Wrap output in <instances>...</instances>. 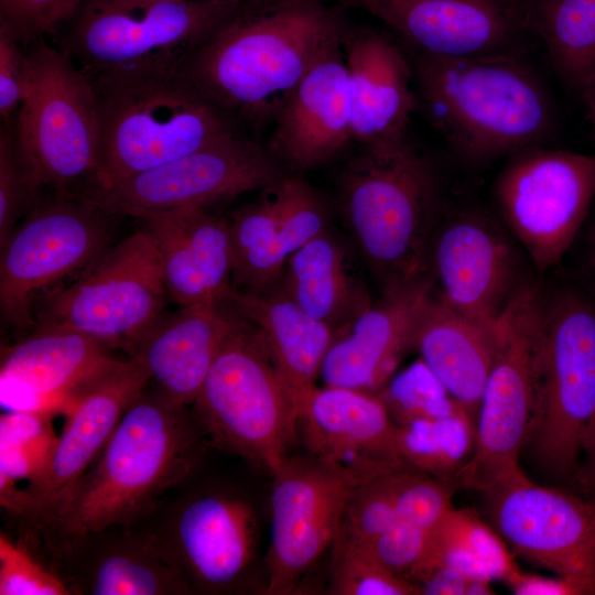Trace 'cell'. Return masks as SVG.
I'll return each instance as SVG.
<instances>
[{"label": "cell", "mask_w": 595, "mask_h": 595, "mask_svg": "<svg viewBox=\"0 0 595 595\" xmlns=\"http://www.w3.org/2000/svg\"><path fill=\"white\" fill-rule=\"evenodd\" d=\"M347 21L323 0L244 3L190 57L182 74L232 121L274 122L312 68L342 44Z\"/></svg>", "instance_id": "1"}, {"label": "cell", "mask_w": 595, "mask_h": 595, "mask_svg": "<svg viewBox=\"0 0 595 595\" xmlns=\"http://www.w3.org/2000/svg\"><path fill=\"white\" fill-rule=\"evenodd\" d=\"M210 445L192 407L170 401L150 381L55 516L23 533L45 543L134 526L206 463Z\"/></svg>", "instance_id": "2"}, {"label": "cell", "mask_w": 595, "mask_h": 595, "mask_svg": "<svg viewBox=\"0 0 595 595\" xmlns=\"http://www.w3.org/2000/svg\"><path fill=\"white\" fill-rule=\"evenodd\" d=\"M416 97L432 127L472 163L545 145L553 102L524 54L440 57L413 51Z\"/></svg>", "instance_id": "3"}, {"label": "cell", "mask_w": 595, "mask_h": 595, "mask_svg": "<svg viewBox=\"0 0 595 595\" xmlns=\"http://www.w3.org/2000/svg\"><path fill=\"white\" fill-rule=\"evenodd\" d=\"M205 465L131 527L177 571L193 595L264 594L257 504L237 483L208 476Z\"/></svg>", "instance_id": "4"}, {"label": "cell", "mask_w": 595, "mask_h": 595, "mask_svg": "<svg viewBox=\"0 0 595 595\" xmlns=\"http://www.w3.org/2000/svg\"><path fill=\"white\" fill-rule=\"evenodd\" d=\"M339 203L382 292L430 273L439 187L407 136L366 144L342 175Z\"/></svg>", "instance_id": "5"}, {"label": "cell", "mask_w": 595, "mask_h": 595, "mask_svg": "<svg viewBox=\"0 0 595 595\" xmlns=\"http://www.w3.org/2000/svg\"><path fill=\"white\" fill-rule=\"evenodd\" d=\"M98 100L106 187L237 133L236 122L182 73L90 78Z\"/></svg>", "instance_id": "6"}, {"label": "cell", "mask_w": 595, "mask_h": 595, "mask_svg": "<svg viewBox=\"0 0 595 595\" xmlns=\"http://www.w3.org/2000/svg\"><path fill=\"white\" fill-rule=\"evenodd\" d=\"M240 6L223 0H87L52 36L91 79L182 73Z\"/></svg>", "instance_id": "7"}, {"label": "cell", "mask_w": 595, "mask_h": 595, "mask_svg": "<svg viewBox=\"0 0 595 595\" xmlns=\"http://www.w3.org/2000/svg\"><path fill=\"white\" fill-rule=\"evenodd\" d=\"M527 443L539 464L569 474L595 412V300L574 286L542 291Z\"/></svg>", "instance_id": "8"}, {"label": "cell", "mask_w": 595, "mask_h": 595, "mask_svg": "<svg viewBox=\"0 0 595 595\" xmlns=\"http://www.w3.org/2000/svg\"><path fill=\"white\" fill-rule=\"evenodd\" d=\"M29 89L12 128L32 188L78 194L94 184L99 159V111L90 78L44 39L26 45Z\"/></svg>", "instance_id": "9"}, {"label": "cell", "mask_w": 595, "mask_h": 595, "mask_svg": "<svg viewBox=\"0 0 595 595\" xmlns=\"http://www.w3.org/2000/svg\"><path fill=\"white\" fill-rule=\"evenodd\" d=\"M191 407L213 446L270 475L298 439L296 418L267 346L239 316Z\"/></svg>", "instance_id": "10"}, {"label": "cell", "mask_w": 595, "mask_h": 595, "mask_svg": "<svg viewBox=\"0 0 595 595\" xmlns=\"http://www.w3.org/2000/svg\"><path fill=\"white\" fill-rule=\"evenodd\" d=\"M167 301L155 248L138 228L75 280L43 293L35 303V326L68 327L132 357Z\"/></svg>", "instance_id": "11"}, {"label": "cell", "mask_w": 595, "mask_h": 595, "mask_svg": "<svg viewBox=\"0 0 595 595\" xmlns=\"http://www.w3.org/2000/svg\"><path fill=\"white\" fill-rule=\"evenodd\" d=\"M110 217L87 192L36 202L0 247L2 322L33 328L37 299L109 248Z\"/></svg>", "instance_id": "12"}, {"label": "cell", "mask_w": 595, "mask_h": 595, "mask_svg": "<svg viewBox=\"0 0 595 595\" xmlns=\"http://www.w3.org/2000/svg\"><path fill=\"white\" fill-rule=\"evenodd\" d=\"M541 296L537 283L526 282L494 327L496 354L476 418L474 451L458 472L465 486L479 491L520 470L534 405Z\"/></svg>", "instance_id": "13"}, {"label": "cell", "mask_w": 595, "mask_h": 595, "mask_svg": "<svg viewBox=\"0 0 595 595\" xmlns=\"http://www.w3.org/2000/svg\"><path fill=\"white\" fill-rule=\"evenodd\" d=\"M500 215L540 271L555 266L595 202V153L545 145L511 156L498 175Z\"/></svg>", "instance_id": "14"}, {"label": "cell", "mask_w": 595, "mask_h": 595, "mask_svg": "<svg viewBox=\"0 0 595 595\" xmlns=\"http://www.w3.org/2000/svg\"><path fill=\"white\" fill-rule=\"evenodd\" d=\"M268 148L238 132L198 150L87 193L110 216H140L207 207L262 191L282 176Z\"/></svg>", "instance_id": "15"}, {"label": "cell", "mask_w": 595, "mask_h": 595, "mask_svg": "<svg viewBox=\"0 0 595 595\" xmlns=\"http://www.w3.org/2000/svg\"><path fill=\"white\" fill-rule=\"evenodd\" d=\"M482 493L507 547L595 594V502L538 485L521 469Z\"/></svg>", "instance_id": "16"}, {"label": "cell", "mask_w": 595, "mask_h": 595, "mask_svg": "<svg viewBox=\"0 0 595 595\" xmlns=\"http://www.w3.org/2000/svg\"><path fill=\"white\" fill-rule=\"evenodd\" d=\"M266 595L294 594L332 551L345 504L356 485L314 458L288 456L273 473Z\"/></svg>", "instance_id": "17"}, {"label": "cell", "mask_w": 595, "mask_h": 595, "mask_svg": "<svg viewBox=\"0 0 595 595\" xmlns=\"http://www.w3.org/2000/svg\"><path fill=\"white\" fill-rule=\"evenodd\" d=\"M149 382L144 366L129 357L87 388L67 415L43 474L1 506L18 531H35L55 516Z\"/></svg>", "instance_id": "18"}, {"label": "cell", "mask_w": 595, "mask_h": 595, "mask_svg": "<svg viewBox=\"0 0 595 595\" xmlns=\"http://www.w3.org/2000/svg\"><path fill=\"white\" fill-rule=\"evenodd\" d=\"M429 271L448 305L490 329L526 283L519 280V258L509 238L476 209L439 220Z\"/></svg>", "instance_id": "19"}, {"label": "cell", "mask_w": 595, "mask_h": 595, "mask_svg": "<svg viewBox=\"0 0 595 595\" xmlns=\"http://www.w3.org/2000/svg\"><path fill=\"white\" fill-rule=\"evenodd\" d=\"M396 31L413 51L440 57L524 54L531 34L521 0H336Z\"/></svg>", "instance_id": "20"}, {"label": "cell", "mask_w": 595, "mask_h": 595, "mask_svg": "<svg viewBox=\"0 0 595 595\" xmlns=\"http://www.w3.org/2000/svg\"><path fill=\"white\" fill-rule=\"evenodd\" d=\"M120 360L80 332L36 325L2 347L1 405L6 411L68 415L87 388Z\"/></svg>", "instance_id": "21"}, {"label": "cell", "mask_w": 595, "mask_h": 595, "mask_svg": "<svg viewBox=\"0 0 595 595\" xmlns=\"http://www.w3.org/2000/svg\"><path fill=\"white\" fill-rule=\"evenodd\" d=\"M399 424L377 393L316 388L296 426L306 455L356 486L408 466L400 454Z\"/></svg>", "instance_id": "22"}, {"label": "cell", "mask_w": 595, "mask_h": 595, "mask_svg": "<svg viewBox=\"0 0 595 595\" xmlns=\"http://www.w3.org/2000/svg\"><path fill=\"white\" fill-rule=\"evenodd\" d=\"M231 286L264 292L280 283L292 253L327 229L322 197L304 181L282 175L232 214Z\"/></svg>", "instance_id": "23"}, {"label": "cell", "mask_w": 595, "mask_h": 595, "mask_svg": "<svg viewBox=\"0 0 595 595\" xmlns=\"http://www.w3.org/2000/svg\"><path fill=\"white\" fill-rule=\"evenodd\" d=\"M30 541L72 595H193L177 571L131 526Z\"/></svg>", "instance_id": "24"}, {"label": "cell", "mask_w": 595, "mask_h": 595, "mask_svg": "<svg viewBox=\"0 0 595 595\" xmlns=\"http://www.w3.org/2000/svg\"><path fill=\"white\" fill-rule=\"evenodd\" d=\"M433 290L431 273L386 290L336 332L321 368L324 386L378 393L413 348L420 314Z\"/></svg>", "instance_id": "25"}, {"label": "cell", "mask_w": 595, "mask_h": 595, "mask_svg": "<svg viewBox=\"0 0 595 595\" xmlns=\"http://www.w3.org/2000/svg\"><path fill=\"white\" fill-rule=\"evenodd\" d=\"M136 219L155 248L169 301L178 306L225 302L232 273L229 221L205 207H180Z\"/></svg>", "instance_id": "26"}, {"label": "cell", "mask_w": 595, "mask_h": 595, "mask_svg": "<svg viewBox=\"0 0 595 595\" xmlns=\"http://www.w3.org/2000/svg\"><path fill=\"white\" fill-rule=\"evenodd\" d=\"M342 48L335 46L312 66L273 122L267 148L292 170L326 163L353 139L350 84Z\"/></svg>", "instance_id": "27"}, {"label": "cell", "mask_w": 595, "mask_h": 595, "mask_svg": "<svg viewBox=\"0 0 595 595\" xmlns=\"http://www.w3.org/2000/svg\"><path fill=\"white\" fill-rule=\"evenodd\" d=\"M348 68L353 139L364 145L407 136L419 109L411 60L383 32L350 29L342 39Z\"/></svg>", "instance_id": "28"}, {"label": "cell", "mask_w": 595, "mask_h": 595, "mask_svg": "<svg viewBox=\"0 0 595 595\" xmlns=\"http://www.w3.org/2000/svg\"><path fill=\"white\" fill-rule=\"evenodd\" d=\"M223 303L178 306L162 315L130 357L139 360L153 386L170 401L192 405L237 316Z\"/></svg>", "instance_id": "29"}, {"label": "cell", "mask_w": 595, "mask_h": 595, "mask_svg": "<svg viewBox=\"0 0 595 595\" xmlns=\"http://www.w3.org/2000/svg\"><path fill=\"white\" fill-rule=\"evenodd\" d=\"M225 302L261 335L290 398L298 426L303 408L317 388L315 382L334 331L301 310L280 283L259 293L231 286Z\"/></svg>", "instance_id": "30"}, {"label": "cell", "mask_w": 595, "mask_h": 595, "mask_svg": "<svg viewBox=\"0 0 595 595\" xmlns=\"http://www.w3.org/2000/svg\"><path fill=\"white\" fill-rule=\"evenodd\" d=\"M413 348L447 393L476 420L496 354L494 329L453 309L434 288L420 314Z\"/></svg>", "instance_id": "31"}, {"label": "cell", "mask_w": 595, "mask_h": 595, "mask_svg": "<svg viewBox=\"0 0 595 595\" xmlns=\"http://www.w3.org/2000/svg\"><path fill=\"white\" fill-rule=\"evenodd\" d=\"M280 285L301 310L334 333L374 303L350 252L327 229L290 256Z\"/></svg>", "instance_id": "32"}, {"label": "cell", "mask_w": 595, "mask_h": 595, "mask_svg": "<svg viewBox=\"0 0 595 595\" xmlns=\"http://www.w3.org/2000/svg\"><path fill=\"white\" fill-rule=\"evenodd\" d=\"M531 34L561 78L582 88L595 66V0H521Z\"/></svg>", "instance_id": "33"}, {"label": "cell", "mask_w": 595, "mask_h": 595, "mask_svg": "<svg viewBox=\"0 0 595 595\" xmlns=\"http://www.w3.org/2000/svg\"><path fill=\"white\" fill-rule=\"evenodd\" d=\"M451 565L469 577L505 580L520 570L499 534L475 513L451 509L430 532L428 556L414 576L437 564Z\"/></svg>", "instance_id": "34"}, {"label": "cell", "mask_w": 595, "mask_h": 595, "mask_svg": "<svg viewBox=\"0 0 595 595\" xmlns=\"http://www.w3.org/2000/svg\"><path fill=\"white\" fill-rule=\"evenodd\" d=\"M52 418L25 411L1 413L0 504L13 495L20 482L29 486L43 474L58 440Z\"/></svg>", "instance_id": "35"}, {"label": "cell", "mask_w": 595, "mask_h": 595, "mask_svg": "<svg viewBox=\"0 0 595 595\" xmlns=\"http://www.w3.org/2000/svg\"><path fill=\"white\" fill-rule=\"evenodd\" d=\"M466 412L399 424L403 462L429 475L442 477L463 457L473 426ZM440 479V478H439Z\"/></svg>", "instance_id": "36"}, {"label": "cell", "mask_w": 595, "mask_h": 595, "mask_svg": "<svg viewBox=\"0 0 595 595\" xmlns=\"http://www.w3.org/2000/svg\"><path fill=\"white\" fill-rule=\"evenodd\" d=\"M377 394L398 424L467 413L421 359L392 376Z\"/></svg>", "instance_id": "37"}, {"label": "cell", "mask_w": 595, "mask_h": 595, "mask_svg": "<svg viewBox=\"0 0 595 595\" xmlns=\"http://www.w3.org/2000/svg\"><path fill=\"white\" fill-rule=\"evenodd\" d=\"M0 595H72L63 578L23 536L0 531Z\"/></svg>", "instance_id": "38"}, {"label": "cell", "mask_w": 595, "mask_h": 595, "mask_svg": "<svg viewBox=\"0 0 595 595\" xmlns=\"http://www.w3.org/2000/svg\"><path fill=\"white\" fill-rule=\"evenodd\" d=\"M328 593L334 595H413L419 588L388 572L356 548H334Z\"/></svg>", "instance_id": "39"}, {"label": "cell", "mask_w": 595, "mask_h": 595, "mask_svg": "<svg viewBox=\"0 0 595 595\" xmlns=\"http://www.w3.org/2000/svg\"><path fill=\"white\" fill-rule=\"evenodd\" d=\"M430 532L409 522H397L366 543L349 548L363 551L388 572L412 583L428 556Z\"/></svg>", "instance_id": "40"}, {"label": "cell", "mask_w": 595, "mask_h": 595, "mask_svg": "<svg viewBox=\"0 0 595 595\" xmlns=\"http://www.w3.org/2000/svg\"><path fill=\"white\" fill-rule=\"evenodd\" d=\"M399 522L431 530L451 509V491L439 478L413 467L394 473Z\"/></svg>", "instance_id": "41"}, {"label": "cell", "mask_w": 595, "mask_h": 595, "mask_svg": "<svg viewBox=\"0 0 595 595\" xmlns=\"http://www.w3.org/2000/svg\"><path fill=\"white\" fill-rule=\"evenodd\" d=\"M87 0H0V29L24 45L52 36Z\"/></svg>", "instance_id": "42"}, {"label": "cell", "mask_w": 595, "mask_h": 595, "mask_svg": "<svg viewBox=\"0 0 595 595\" xmlns=\"http://www.w3.org/2000/svg\"><path fill=\"white\" fill-rule=\"evenodd\" d=\"M32 188L20 162L12 126L0 129V247L6 244L21 216L36 204Z\"/></svg>", "instance_id": "43"}, {"label": "cell", "mask_w": 595, "mask_h": 595, "mask_svg": "<svg viewBox=\"0 0 595 595\" xmlns=\"http://www.w3.org/2000/svg\"><path fill=\"white\" fill-rule=\"evenodd\" d=\"M18 39L0 29V115L7 126L18 112L29 89L30 60L28 48Z\"/></svg>", "instance_id": "44"}, {"label": "cell", "mask_w": 595, "mask_h": 595, "mask_svg": "<svg viewBox=\"0 0 595 595\" xmlns=\"http://www.w3.org/2000/svg\"><path fill=\"white\" fill-rule=\"evenodd\" d=\"M510 587L518 595H580L587 594L577 582L562 577H543L521 571L509 581Z\"/></svg>", "instance_id": "45"}, {"label": "cell", "mask_w": 595, "mask_h": 595, "mask_svg": "<svg viewBox=\"0 0 595 595\" xmlns=\"http://www.w3.org/2000/svg\"><path fill=\"white\" fill-rule=\"evenodd\" d=\"M469 576L447 564H437L415 581L420 594L466 595Z\"/></svg>", "instance_id": "46"}, {"label": "cell", "mask_w": 595, "mask_h": 595, "mask_svg": "<svg viewBox=\"0 0 595 595\" xmlns=\"http://www.w3.org/2000/svg\"><path fill=\"white\" fill-rule=\"evenodd\" d=\"M582 453L585 457L586 476L595 488V412L582 439Z\"/></svg>", "instance_id": "47"}, {"label": "cell", "mask_w": 595, "mask_h": 595, "mask_svg": "<svg viewBox=\"0 0 595 595\" xmlns=\"http://www.w3.org/2000/svg\"><path fill=\"white\" fill-rule=\"evenodd\" d=\"M581 90L586 106L587 120L595 141V66L585 79Z\"/></svg>", "instance_id": "48"}, {"label": "cell", "mask_w": 595, "mask_h": 595, "mask_svg": "<svg viewBox=\"0 0 595 595\" xmlns=\"http://www.w3.org/2000/svg\"><path fill=\"white\" fill-rule=\"evenodd\" d=\"M587 231H586V261L589 268L591 274L595 280V205L589 212V215L586 219Z\"/></svg>", "instance_id": "49"}, {"label": "cell", "mask_w": 595, "mask_h": 595, "mask_svg": "<svg viewBox=\"0 0 595 595\" xmlns=\"http://www.w3.org/2000/svg\"><path fill=\"white\" fill-rule=\"evenodd\" d=\"M490 581L478 577H470L466 595H490L494 594V589L490 586Z\"/></svg>", "instance_id": "50"}, {"label": "cell", "mask_w": 595, "mask_h": 595, "mask_svg": "<svg viewBox=\"0 0 595 595\" xmlns=\"http://www.w3.org/2000/svg\"><path fill=\"white\" fill-rule=\"evenodd\" d=\"M223 1L235 3V4H244V3L258 4V3H262L269 0H223Z\"/></svg>", "instance_id": "51"}]
</instances>
